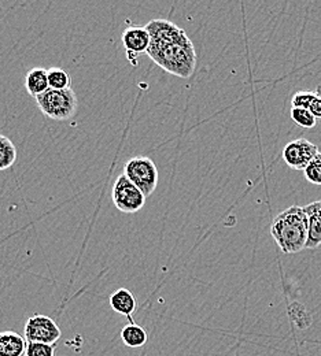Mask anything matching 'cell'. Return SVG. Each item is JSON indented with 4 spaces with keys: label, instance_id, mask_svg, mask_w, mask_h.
<instances>
[{
    "label": "cell",
    "instance_id": "cell-1",
    "mask_svg": "<svg viewBox=\"0 0 321 356\" xmlns=\"http://www.w3.org/2000/svg\"><path fill=\"white\" fill-rule=\"evenodd\" d=\"M146 29L151 36L148 58L179 79H189L196 69V51L187 33L168 19H151Z\"/></svg>",
    "mask_w": 321,
    "mask_h": 356
},
{
    "label": "cell",
    "instance_id": "cell-2",
    "mask_svg": "<svg viewBox=\"0 0 321 356\" xmlns=\"http://www.w3.org/2000/svg\"><path fill=\"white\" fill-rule=\"evenodd\" d=\"M308 232V216L299 206H291L280 213L271 226V234L284 254H297L305 250Z\"/></svg>",
    "mask_w": 321,
    "mask_h": 356
},
{
    "label": "cell",
    "instance_id": "cell-3",
    "mask_svg": "<svg viewBox=\"0 0 321 356\" xmlns=\"http://www.w3.org/2000/svg\"><path fill=\"white\" fill-rule=\"evenodd\" d=\"M42 113L54 121H68L77 113V96L73 89H48L36 97Z\"/></svg>",
    "mask_w": 321,
    "mask_h": 356
},
{
    "label": "cell",
    "instance_id": "cell-4",
    "mask_svg": "<svg viewBox=\"0 0 321 356\" xmlns=\"http://www.w3.org/2000/svg\"><path fill=\"white\" fill-rule=\"evenodd\" d=\"M124 175L138 186L146 197L152 195V192L158 186V169L152 159H150L148 156L131 158L125 163Z\"/></svg>",
    "mask_w": 321,
    "mask_h": 356
},
{
    "label": "cell",
    "instance_id": "cell-5",
    "mask_svg": "<svg viewBox=\"0 0 321 356\" xmlns=\"http://www.w3.org/2000/svg\"><path fill=\"white\" fill-rule=\"evenodd\" d=\"M111 197L114 206L125 214L138 213L146 204L144 193L125 175L116 178Z\"/></svg>",
    "mask_w": 321,
    "mask_h": 356
},
{
    "label": "cell",
    "instance_id": "cell-6",
    "mask_svg": "<svg viewBox=\"0 0 321 356\" xmlns=\"http://www.w3.org/2000/svg\"><path fill=\"white\" fill-rule=\"evenodd\" d=\"M24 332V337L28 343L56 344L62 336L58 323L51 316L43 314H35L28 318Z\"/></svg>",
    "mask_w": 321,
    "mask_h": 356
},
{
    "label": "cell",
    "instance_id": "cell-7",
    "mask_svg": "<svg viewBox=\"0 0 321 356\" xmlns=\"http://www.w3.org/2000/svg\"><path fill=\"white\" fill-rule=\"evenodd\" d=\"M319 148L316 144L306 138H297L290 141L283 149V159L288 168L294 170H304L311 165V162L319 155Z\"/></svg>",
    "mask_w": 321,
    "mask_h": 356
},
{
    "label": "cell",
    "instance_id": "cell-8",
    "mask_svg": "<svg viewBox=\"0 0 321 356\" xmlns=\"http://www.w3.org/2000/svg\"><path fill=\"white\" fill-rule=\"evenodd\" d=\"M123 43L127 49L128 59L136 65L135 58L140 54L147 52L151 44V36L146 26H128L123 33Z\"/></svg>",
    "mask_w": 321,
    "mask_h": 356
},
{
    "label": "cell",
    "instance_id": "cell-9",
    "mask_svg": "<svg viewBox=\"0 0 321 356\" xmlns=\"http://www.w3.org/2000/svg\"><path fill=\"white\" fill-rule=\"evenodd\" d=\"M304 209L309 223L306 250H315L321 245V200L311 203Z\"/></svg>",
    "mask_w": 321,
    "mask_h": 356
},
{
    "label": "cell",
    "instance_id": "cell-10",
    "mask_svg": "<svg viewBox=\"0 0 321 356\" xmlns=\"http://www.w3.org/2000/svg\"><path fill=\"white\" fill-rule=\"evenodd\" d=\"M110 307L124 316L128 318L130 322H134V312H136V299L134 293L127 288H120L114 293H111L109 299Z\"/></svg>",
    "mask_w": 321,
    "mask_h": 356
},
{
    "label": "cell",
    "instance_id": "cell-11",
    "mask_svg": "<svg viewBox=\"0 0 321 356\" xmlns=\"http://www.w3.org/2000/svg\"><path fill=\"white\" fill-rule=\"evenodd\" d=\"M26 347V339L17 332H0V356H25Z\"/></svg>",
    "mask_w": 321,
    "mask_h": 356
},
{
    "label": "cell",
    "instance_id": "cell-12",
    "mask_svg": "<svg viewBox=\"0 0 321 356\" xmlns=\"http://www.w3.org/2000/svg\"><path fill=\"white\" fill-rule=\"evenodd\" d=\"M25 88L33 97H39L49 89L48 70L43 67H35L28 72L25 77Z\"/></svg>",
    "mask_w": 321,
    "mask_h": 356
},
{
    "label": "cell",
    "instance_id": "cell-13",
    "mask_svg": "<svg viewBox=\"0 0 321 356\" xmlns=\"http://www.w3.org/2000/svg\"><path fill=\"white\" fill-rule=\"evenodd\" d=\"M291 106L297 108H305L311 111L316 118L321 120V96L318 92L301 90L291 99Z\"/></svg>",
    "mask_w": 321,
    "mask_h": 356
},
{
    "label": "cell",
    "instance_id": "cell-14",
    "mask_svg": "<svg viewBox=\"0 0 321 356\" xmlns=\"http://www.w3.org/2000/svg\"><path fill=\"white\" fill-rule=\"evenodd\" d=\"M121 340L130 348H140L147 343L148 336H147V332L134 321V322H128L123 327Z\"/></svg>",
    "mask_w": 321,
    "mask_h": 356
},
{
    "label": "cell",
    "instance_id": "cell-15",
    "mask_svg": "<svg viewBox=\"0 0 321 356\" xmlns=\"http://www.w3.org/2000/svg\"><path fill=\"white\" fill-rule=\"evenodd\" d=\"M17 155L14 143L8 137L0 134V172L10 169L15 163Z\"/></svg>",
    "mask_w": 321,
    "mask_h": 356
},
{
    "label": "cell",
    "instance_id": "cell-16",
    "mask_svg": "<svg viewBox=\"0 0 321 356\" xmlns=\"http://www.w3.org/2000/svg\"><path fill=\"white\" fill-rule=\"evenodd\" d=\"M48 84L51 89L65 90V89H70L72 79H70L69 73L65 72L63 69L51 67L48 70Z\"/></svg>",
    "mask_w": 321,
    "mask_h": 356
},
{
    "label": "cell",
    "instance_id": "cell-17",
    "mask_svg": "<svg viewBox=\"0 0 321 356\" xmlns=\"http://www.w3.org/2000/svg\"><path fill=\"white\" fill-rule=\"evenodd\" d=\"M292 121L301 127V128H306V129H311V128H315L316 127V122H318V118L308 110L305 108H297V107H292L291 108V113H290Z\"/></svg>",
    "mask_w": 321,
    "mask_h": 356
},
{
    "label": "cell",
    "instance_id": "cell-18",
    "mask_svg": "<svg viewBox=\"0 0 321 356\" xmlns=\"http://www.w3.org/2000/svg\"><path fill=\"white\" fill-rule=\"evenodd\" d=\"M56 344H42V343H28L25 356H55Z\"/></svg>",
    "mask_w": 321,
    "mask_h": 356
},
{
    "label": "cell",
    "instance_id": "cell-19",
    "mask_svg": "<svg viewBox=\"0 0 321 356\" xmlns=\"http://www.w3.org/2000/svg\"><path fill=\"white\" fill-rule=\"evenodd\" d=\"M305 178L313 184L321 186V152L311 162V165L305 169Z\"/></svg>",
    "mask_w": 321,
    "mask_h": 356
}]
</instances>
